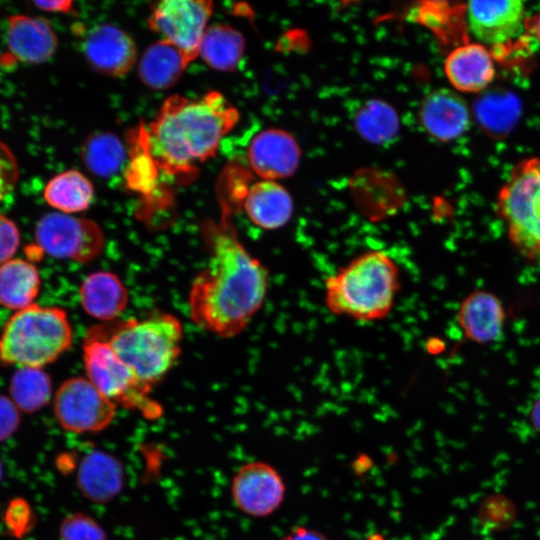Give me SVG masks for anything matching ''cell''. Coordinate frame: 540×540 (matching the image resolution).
I'll list each match as a JSON object with an SVG mask.
<instances>
[{"instance_id":"e0dca14e","label":"cell","mask_w":540,"mask_h":540,"mask_svg":"<svg viewBox=\"0 0 540 540\" xmlns=\"http://www.w3.org/2000/svg\"><path fill=\"white\" fill-rule=\"evenodd\" d=\"M505 320L501 300L486 290L469 293L457 311V322L463 335L478 344L497 341L503 333Z\"/></svg>"},{"instance_id":"d590c367","label":"cell","mask_w":540,"mask_h":540,"mask_svg":"<svg viewBox=\"0 0 540 540\" xmlns=\"http://www.w3.org/2000/svg\"><path fill=\"white\" fill-rule=\"evenodd\" d=\"M525 29L540 42V12L526 18Z\"/></svg>"},{"instance_id":"9c48e42d","label":"cell","mask_w":540,"mask_h":540,"mask_svg":"<svg viewBox=\"0 0 540 540\" xmlns=\"http://www.w3.org/2000/svg\"><path fill=\"white\" fill-rule=\"evenodd\" d=\"M116 405L86 377L64 381L54 395L53 411L66 431L85 434L99 432L110 425Z\"/></svg>"},{"instance_id":"d6a6232c","label":"cell","mask_w":540,"mask_h":540,"mask_svg":"<svg viewBox=\"0 0 540 540\" xmlns=\"http://www.w3.org/2000/svg\"><path fill=\"white\" fill-rule=\"evenodd\" d=\"M21 417L14 402L0 394V442L9 439L19 428Z\"/></svg>"},{"instance_id":"8992f818","label":"cell","mask_w":540,"mask_h":540,"mask_svg":"<svg viewBox=\"0 0 540 540\" xmlns=\"http://www.w3.org/2000/svg\"><path fill=\"white\" fill-rule=\"evenodd\" d=\"M496 211L508 239L528 260L540 258V158L519 161L496 198Z\"/></svg>"},{"instance_id":"8d00e7d4","label":"cell","mask_w":540,"mask_h":540,"mask_svg":"<svg viewBox=\"0 0 540 540\" xmlns=\"http://www.w3.org/2000/svg\"><path fill=\"white\" fill-rule=\"evenodd\" d=\"M529 418L532 427L540 434V397L533 402Z\"/></svg>"},{"instance_id":"f546056e","label":"cell","mask_w":540,"mask_h":540,"mask_svg":"<svg viewBox=\"0 0 540 540\" xmlns=\"http://www.w3.org/2000/svg\"><path fill=\"white\" fill-rule=\"evenodd\" d=\"M60 540H106L103 527L90 515L76 512L67 515L59 527Z\"/></svg>"},{"instance_id":"277c9868","label":"cell","mask_w":540,"mask_h":540,"mask_svg":"<svg viewBox=\"0 0 540 540\" xmlns=\"http://www.w3.org/2000/svg\"><path fill=\"white\" fill-rule=\"evenodd\" d=\"M95 329L149 388L168 373L181 354L182 323L170 313L156 312L145 318H131Z\"/></svg>"},{"instance_id":"30bf717a","label":"cell","mask_w":540,"mask_h":540,"mask_svg":"<svg viewBox=\"0 0 540 540\" xmlns=\"http://www.w3.org/2000/svg\"><path fill=\"white\" fill-rule=\"evenodd\" d=\"M213 3L207 0H164L156 3L149 28L181 49L191 62L199 54Z\"/></svg>"},{"instance_id":"5b68a950","label":"cell","mask_w":540,"mask_h":540,"mask_svg":"<svg viewBox=\"0 0 540 540\" xmlns=\"http://www.w3.org/2000/svg\"><path fill=\"white\" fill-rule=\"evenodd\" d=\"M72 338L65 310L33 304L17 311L5 324L0 334V362L41 368L66 352Z\"/></svg>"},{"instance_id":"6da1fadb","label":"cell","mask_w":540,"mask_h":540,"mask_svg":"<svg viewBox=\"0 0 540 540\" xmlns=\"http://www.w3.org/2000/svg\"><path fill=\"white\" fill-rule=\"evenodd\" d=\"M220 221L202 228L209 257L192 282L188 306L192 321L221 338L240 334L263 306L269 270L240 240L231 222L232 207L222 203Z\"/></svg>"},{"instance_id":"836d02e7","label":"cell","mask_w":540,"mask_h":540,"mask_svg":"<svg viewBox=\"0 0 540 540\" xmlns=\"http://www.w3.org/2000/svg\"><path fill=\"white\" fill-rule=\"evenodd\" d=\"M283 540H328L321 532L308 528L296 527L292 529Z\"/></svg>"},{"instance_id":"74e56055","label":"cell","mask_w":540,"mask_h":540,"mask_svg":"<svg viewBox=\"0 0 540 540\" xmlns=\"http://www.w3.org/2000/svg\"><path fill=\"white\" fill-rule=\"evenodd\" d=\"M2 476H3V467H2L1 460H0V481L2 479Z\"/></svg>"},{"instance_id":"7402d4cb","label":"cell","mask_w":540,"mask_h":540,"mask_svg":"<svg viewBox=\"0 0 540 540\" xmlns=\"http://www.w3.org/2000/svg\"><path fill=\"white\" fill-rule=\"evenodd\" d=\"M189 63L181 49L161 39L150 45L142 54L138 75L147 87L165 90L178 81Z\"/></svg>"},{"instance_id":"603a6c76","label":"cell","mask_w":540,"mask_h":540,"mask_svg":"<svg viewBox=\"0 0 540 540\" xmlns=\"http://www.w3.org/2000/svg\"><path fill=\"white\" fill-rule=\"evenodd\" d=\"M127 138L130 159L124 167L125 184L146 198H156L160 169L151 154L146 127L131 130Z\"/></svg>"},{"instance_id":"cb8c5ba5","label":"cell","mask_w":540,"mask_h":540,"mask_svg":"<svg viewBox=\"0 0 540 540\" xmlns=\"http://www.w3.org/2000/svg\"><path fill=\"white\" fill-rule=\"evenodd\" d=\"M40 289L36 266L23 259L0 265V305L22 310L33 305Z\"/></svg>"},{"instance_id":"4dcf8cb0","label":"cell","mask_w":540,"mask_h":540,"mask_svg":"<svg viewBox=\"0 0 540 540\" xmlns=\"http://www.w3.org/2000/svg\"><path fill=\"white\" fill-rule=\"evenodd\" d=\"M3 521L10 535L22 538L35 525L34 511L24 498H14L5 509Z\"/></svg>"},{"instance_id":"f1b7e54d","label":"cell","mask_w":540,"mask_h":540,"mask_svg":"<svg viewBox=\"0 0 540 540\" xmlns=\"http://www.w3.org/2000/svg\"><path fill=\"white\" fill-rule=\"evenodd\" d=\"M9 391L11 400L19 410L34 413L51 399V378L41 368H21L13 374Z\"/></svg>"},{"instance_id":"83f0119b","label":"cell","mask_w":540,"mask_h":540,"mask_svg":"<svg viewBox=\"0 0 540 540\" xmlns=\"http://www.w3.org/2000/svg\"><path fill=\"white\" fill-rule=\"evenodd\" d=\"M354 124L357 133L367 142L386 144L399 131V119L394 108L378 99L365 102L356 112Z\"/></svg>"},{"instance_id":"44dd1931","label":"cell","mask_w":540,"mask_h":540,"mask_svg":"<svg viewBox=\"0 0 540 540\" xmlns=\"http://www.w3.org/2000/svg\"><path fill=\"white\" fill-rule=\"evenodd\" d=\"M80 302L85 312L101 321L118 318L128 305V291L120 278L109 271H96L82 282Z\"/></svg>"},{"instance_id":"5bb4252c","label":"cell","mask_w":540,"mask_h":540,"mask_svg":"<svg viewBox=\"0 0 540 540\" xmlns=\"http://www.w3.org/2000/svg\"><path fill=\"white\" fill-rule=\"evenodd\" d=\"M252 170L263 180L291 176L300 162V148L295 138L285 130L269 128L253 137L248 147Z\"/></svg>"},{"instance_id":"d6986e66","label":"cell","mask_w":540,"mask_h":540,"mask_svg":"<svg viewBox=\"0 0 540 540\" xmlns=\"http://www.w3.org/2000/svg\"><path fill=\"white\" fill-rule=\"evenodd\" d=\"M125 470L114 455L94 449L81 459L76 475L82 495L94 503L104 504L114 499L122 490Z\"/></svg>"},{"instance_id":"d4e9b609","label":"cell","mask_w":540,"mask_h":540,"mask_svg":"<svg viewBox=\"0 0 540 540\" xmlns=\"http://www.w3.org/2000/svg\"><path fill=\"white\" fill-rule=\"evenodd\" d=\"M245 39L235 28L216 24L208 27L202 37L199 54L217 71H234L243 57Z\"/></svg>"},{"instance_id":"9a60e30c","label":"cell","mask_w":540,"mask_h":540,"mask_svg":"<svg viewBox=\"0 0 540 540\" xmlns=\"http://www.w3.org/2000/svg\"><path fill=\"white\" fill-rule=\"evenodd\" d=\"M467 102L456 91L447 88L433 90L422 100L419 121L428 135L441 142L453 141L470 126Z\"/></svg>"},{"instance_id":"7c38bea8","label":"cell","mask_w":540,"mask_h":540,"mask_svg":"<svg viewBox=\"0 0 540 540\" xmlns=\"http://www.w3.org/2000/svg\"><path fill=\"white\" fill-rule=\"evenodd\" d=\"M465 15L470 31L483 45L515 39L525 29L527 18L520 0L471 1L466 4Z\"/></svg>"},{"instance_id":"1f68e13d","label":"cell","mask_w":540,"mask_h":540,"mask_svg":"<svg viewBox=\"0 0 540 540\" xmlns=\"http://www.w3.org/2000/svg\"><path fill=\"white\" fill-rule=\"evenodd\" d=\"M20 243L17 225L7 216L0 214V265L11 260Z\"/></svg>"},{"instance_id":"8fae6325","label":"cell","mask_w":540,"mask_h":540,"mask_svg":"<svg viewBox=\"0 0 540 540\" xmlns=\"http://www.w3.org/2000/svg\"><path fill=\"white\" fill-rule=\"evenodd\" d=\"M285 483L281 474L265 462L243 465L233 477L231 495L237 508L253 517L274 513L285 498Z\"/></svg>"},{"instance_id":"ac0fdd59","label":"cell","mask_w":540,"mask_h":540,"mask_svg":"<svg viewBox=\"0 0 540 540\" xmlns=\"http://www.w3.org/2000/svg\"><path fill=\"white\" fill-rule=\"evenodd\" d=\"M444 72L451 86L462 93L482 92L496 74L491 53L477 42L454 48L445 59Z\"/></svg>"},{"instance_id":"484cf974","label":"cell","mask_w":540,"mask_h":540,"mask_svg":"<svg viewBox=\"0 0 540 540\" xmlns=\"http://www.w3.org/2000/svg\"><path fill=\"white\" fill-rule=\"evenodd\" d=\"M43 195L51 207L71 214L89 208L94 198V187L81 172L71 169L51 178Z\"/></svg>"},{"instance_id":"ba28073f","label":"cell","mask_w":540,"mask_h":540,"mask_svg":"<svg viewBox=\"0 0 540 540\" xmlns=\"http://www.w3.org/2000/svg\"><path fill=\"white\" fill-rule=\"evenodd\" d=\"M35 239L38 248L51 257L80 263L95 260L105 245L96 222L61 212L47 213L38 220Z\"/></svg>"},{"instance_id":"ffe728a7","label":"cell","mask_w":540,"mask_h":540,"mask_svg":"<svg viewBox=\"0 0 540 540\" xmlns=\"http://www.w3.org/2000/svg\"><path fill=\"white\" fill-rule=\"evenodd\" d=\"M243 208L254 225L276 230L291 219L293 200L287 189L276 181L262 180L245 192Z\"/></svg>"},{"instance_id":"4316f807","label":"cell","mask_w":540,"mask_h":540,"mask_svg":"<svg viewBox=\"0 0 540 540\" xmlns=\"http://www.w3.org/2000/svg\"><path fill=\"white\" fill-rule=\"evenodd\" d=\"M127 151L121 140L110 132H97L89 136L82 148L86 168L95 176L108 178L125 165Z\"/></svg>"},{"instance_id":"2e32d148","label":"cell","mask_w":540,"mask_h":540,"mask_svg":"<svg viewBox=\"0 0 540 540\" xmlns=\"http://www.w3.org/2000/svg\"><path fill=\"white\" fill-rule=\"evenodd\" d=\"M6 46L11 60L41 64L54 55L58 39L46 18L13 15L8 18Z\"/></svg>"},{"instance_id":"4fadbf2b","label":"cell","mask_w":540,"mask_h":540,"mask_svg":"<svg viewBox=\"0 0 540 540\" xmlns=\"http://www.w3.org/2000/svg\"><path fill=\"white\" fill-rule=\"evenodd\" d=\"M83 50L95 71L111 77L127 74L137 59V47L132 37L111 24L94 27L85 38Z\"/></svg>"},{"instance_id":"3957f363","label":"cell","mask_w":540,"mask_h":540,"mask_svg":"<svg viewBox=\"0 0 540 540\" xmlns=\"http://www.w3.org/2000/svg\"><path fill=\"white\" fill-rule=\"evenodd\" d=\"M400 287L393 258L383 250H367L325 279L324 303L334 315L378 321L390 314Z\"/></svg>"},{"instance_id":"52a82bcc","label":"cell","mask_w":540,"mask_h":540,"mask_svg":"<svg viewBox=\"0 0 540 540\" xmlns=\"http://www.w3.org/2000/svg\"><path fill=\"white\" fill-rule=\"evenodd\" d=\"M83 363L89 381L115 405L136 408L148 416L160 410L149 397L151 388L120 360L95 328L83 342Z\"/></svg>"},{"instance_id":"7a4b0ae2","label":"cell","mask_w":540,"mask_h":540,"mask_svg":"<svg viewBox=\"0 0 540 540\" xmlns=\"http://www.w3.org/2000/svg\"><path fill=\"white\" fill-rule=\"evenodd\" d=\"M238 120V110L218 91L198 99L173 95L146 128L151 154L160 171L189 182L196 164L216 153Z\"/></svg>"},{"instance_id":"e575fe53","label":"cell","mask_w":540,"mask_h":540,"mask_svg":"<svg viewBox=\"0 0 540 540\" xmlns=\"http://www.w3.org/2000/svg\"><path fill=\"white\" fill-rule=\"evenodd\" d=\"M34 5L47 12L69 13L73 10V2L70 0L61 1H34Z\"/></svg>"}]
</instances>
